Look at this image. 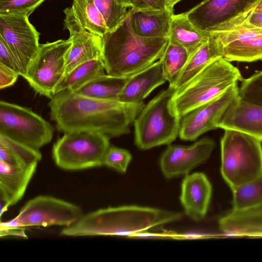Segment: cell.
<instances>
[{
  "instance_id": "8992f818",
  "label": "cell",
  "mask_w": 262,
  "mask_h": 262,
  "mask_svg": "<svg viewBox=\"0 0 262 262\" xmlns=\"http://www.w3.org/2000/svg\"><path fill=\"white\" fill-rule=\"evenodd\" d=\"M243 79L239 70L230 61L223 57L215 59L176 91L174 101L179 115L181 117L215 99Z\"/></svg>"
},
{
  "instance_id": "6da1fadb",
  "label": "cell",
  "mask_w": 262,
  "mask_h": 262,
  "mask_svg": "<svg viewBox=\"0 0 262 262\" xmlns=\"http://www.w3.org/2000/svg\"><path fill=\"white\" fill-rule=\"evenodd\" d=\"M144 106L143 101L100 100L67 91L55 94L49 103L51 119L58 130L96 132L110 138L129 133V125Z\"/></svg>"
},
{
  "instance_id": "4fadbf2b",
  "label": "cell",
  "mask_w": 262,
  "mask_h": 262,
  "mask_svg": "<svg viewBox=\"0 0 262 262\" xmlns=\"http://www.w3.org/2000/svg\"><path fill=\"white\" fill-rule=\"evenodd\" d=\"M238 83L223 94L189 112L181 117L179 136L182 140L193 141L210 130L219 128L226 110L238 96Z\"/></svg>"
},
{
  "instance_id": "277c9868",
  "label": "cell",
  "mask_w": 262,
  "mask_h": 262,
  "mask_svg": "<svg viewBox=\"0 0 262 262\" xmlns=\"http://www.w3.org/2000/svg\"><path fill=\"white\" fill-rule=\"evenodd\" d=\"M172 86L160 92L144 106L135 119V142L141 150L169 145L179 135V115Z\"/></svg>"
},
{
  "instance_id": "484cf974",
  "label": "cell",
  "mask_w": 262,
  "mask_h": 262,
  "mask_svg": "<svg viewBox=\"0 0 262 262\" xmlns=\"http://www.w3.org/2000/svg\"><path fill=\"white\" fill-rule=\"evenodd\" d=\"M221 46V45H220ZM228 61L253 62L262 60V34L221 46Z\"/></svg>"
},
{
  "instance_id": "ba28073f",
  "label": "cell",
  "mask_w": 262,
  "mask_h": 262,
  "mask_svg": "<svg viewBox=\"0 0 262 262\" xmlns=\"http://www.w3.org/2000/svg\"><path fill=\"white\" fill-rule=\"evenodd\" d=\"M260 1L204 0L185 13L195 28L210 35L245 23Z\"/></svg>"
},
{
  "instance_id": "7402d4cb",
  "label": "cell",
  "mask_w": 262,
  "mask_h": 262,
  "mask_svg": "<svg viewBox=\"0 0 262 262\" xmlns=\"http://www.w3.org/2000/svg\"><path fill=\"white\" fill-rule=\"evenodd\" d=\"M209 36L195 28L185 13L172 16L169 40L184 47L189 57L208 40Z\"/></svg>"
},
{
  "instance_id": "4dcf8cb0",
  "label": "cell",
  "mask_w": 262,
  "mask_h": 262,
  "mask_svg": "<svg viewBox=\"0 0 262 262\" xmlns=\"http://www.w3.org/2000/svg\"><path fill=\"white\" fill-rule=\"evenodd\" d=\"M239 87V96L247 101L262 105V71L244 79Z\"/></svg>"
},
{
  "instance_id": "8d00e7d4",
  "label": "cell",
  "mask_w": 262,
  "mask_h": 262,
  "mask_svg": "<svg viewBox=\"0 0 262 262\" xmlns=\"http://www.w3.org/2000/svg\"><path fill=\"white\" fill-rule=\"evenodd\" d=\"M1 236H16L23 238H27L24 230L22 228H12L1 227Z\"/></svg>"
},
{
  "instance_id": "2e32d148",
  "label": "cell",
  "mask_w": 262,
  "mask_h": 262,
  "mask_svg": "<svg viewBox=\"0 0 262 262\" xmlns=\"http://www.w3.org/2000/svg\"><path fill=\"white\" fill-rule=\"evenodd\" d=\"M219 128L238 131L262 142V105L238 96L222 117Z\"/></svg>"
},
{
  "instance_id": "1f68e13d",
  "label": "cell",
  "mask_w": 262,
  "mask_h": 262,
  "mask_svg": "<svg viewBox=\"0 0 262 262\" xmlns=\"http://www.w3.org/2000/svg\"><path fill=\"white\" fill-rule=\"evenodd\" d=\"M132 159V155L128 150L111 145L104 156L103 165L124 173Z\"/></svg>"
},
{
  "instance_id": "e0dca14e",
  "label": "cell",
  "mask_w": 262,
  "mask_h": 262,
  "mask_svg": "<svg viewBox=\"0 0 262 262\" xmlns=\"http://www.w3.org/2000/svg\"><path fill=\"white\" fill-rule=\"evenodd\" d=\"M212 185L203 172L188 174L181 185L180 201L185 213L192 220L205 218L212 195Z\"/></svg>"
},
{
  "instance_id": "cb8c5ba5",
  "label": "cell",
  "mask_w": 262,
  "mask_h": 262,
  "mask_svg": "<svg viewBox=\"0 0 262 262\" xmlns=\"http://www.w3.org/2000/svg\"><path fill=\"white\" fill-rule=\"evenodd\" d=\"M41 154L37 149L0 135V161L14 167L37 163Z\"/></svg>"
},
{
  "instance_id": "d6986e66",
  "label": "cell",
  "mask_w": 262,
  "mask_h": 262,
  "mask_svg": "<svg viewBox=\"0 0 262 262\" xmlns=\"http://www.w3.org/2000/svg\"><path fill=\"white\" fill-rule=\"evenodd\" d=\"M166 81L162 62L159 59L147 68L129 77L117 100L128 103L142 102Z\"/></svg>"
},
{
  "instance_id": "7a4b0ae2",
  "label": "cell",
  "mask_w": 262,
  "mask_h": 262,
  "mask_svg": "<svg viewBox=\"0 0 262 262\" xmlns=\"http://www.w3.org/2000/svg\"><path fill=\"white\" fill-rule=\"evenodd\" d=\"M182 214L135 205L110 207L83 215L60 234L67 236L119 235L133 237L145 232L162 231L167 224L181 220Z\"/></svg>"
},
{
  "instance_id": "83f0119b",
  "label": "cell",
  "mask_w": 262,
  "mask_h": 262,
  "mask_svg": "<svg viewBox=\"0 0 262 262\" xmlns=\"http://www.w3.org/2000/svg\"><path fill=\"white\" fill-rule=\"evenodd\" d=\"M189 58V55L184 47L169 40L160 60L169 86L174 88Z\"/></svg>"
},
{
  "instance_id": "7c38bea8",
  "label": "cell",
  "mask_w": 262,
  "mask_h": 262,
  "mask_svg": "<svg viewBox=\"0 0 262 262\" xmlns=\"http://www.w3.org/2000/svg\"><path fill=\"white\" fill-rule=\"evenodd\" d=\"M40 33L24 14H0V38L17 59L24 77L39 50Z\"/></svg>"
},
{
  "instance_id": "74e56055",
  "label": "cell",
  "mask_w": 262,
  "mask_h": 262,
  "mask_svg": "<svg viewBox=\"0 0 262 262\" xmlns=\"http://www.w3.org/2000/svg\"><path fill=\"white\" fill-rule=\"evenodd\" d=\"M245 23L252 26L262 28V11L254 10Z\"/></svg>"
},
{
  "instance_id": "d590c367",
  "label": "cell",
  "mask_w": 262,
  "mask_h": 262,
  "mask_svg": "<svg viewBox=\"0 0 262 262\" xmlns=\"http://www.w3.org/2000/svg\"><path fill=\"white\" fill-rule=\"evenodd\" d=\"M20 75L17 72L0 63V89L13 85Z\"/></svg>"
},
{
  "instance_id": "e575fe53",
  "label": "cell",
  "mask_w": 262,
  "mask_h": 262,
  "mask_svg": "<svg viewBox=\"0 0 262 262\" xmlns=\"http://www.w3.org/2000/svg\"><path fill=\"white\" fill-rule=\"evenodd\" d=\"M168 0H134V10H162L167 8Z\"/></svg>"
},
{
  "instance_id": "4316f807",
  "label": "cell",
  "mask_w": 262,
  "mask_h": 262,
  "mask_svg": "<svg viewBox=\"0 0 262 262\" xmlns=\"http://www.w3.org/2000/svg\"><path fill=\"white\" fill-rule=\"evenodd\" d=\"M71 8L85 29L102 37L108 31L102 15L92 0H73Z\"/></svg>"
},
{
  "instance_id": "ac0fdd59",
  "label": "cell",
  "mask_w": 262,
  "mask_h": 262,
  "mask_svg": "<svg viewBox=\"0 0 262 262\" xmlns=\"http://www.w3.org/2000/svg\"><path fill=\"white\" fill-rule=\"evenodd\" d=\"M37 165L14 167L0 161L1 216L23 198Z\"/></svg>"
},
{
  "instance_id": "ffe728a7",
  "label": "cell",
  "mask_w": 262,
  "mask_h": 262,
  "mask_svg": "<svg viewBox=\"0 0 262 262\" xmlns=\"http://www.w3.org/2000/svg\"><path fill=\"white\" fill-rule=\"evenodd\" d=\"M130 26L137 35L143 37H163L169 36L173 9L128 10Z\"/></svg>"
},
{
  "instance_id": "30bf717a",
  "label": "cell",
  "mask_w": 262,
  "mask_h": 262,
  "mask_svg": "<svg viewBox=\"0 0 262 262\" xmlns=\"http://www.w3.org/2000/svg\"><path fill=\"white\" fill-rule=\"evenodd\" d=\"M83 215L81 209L74 204L48 195H39L28 201L12 220L1 222V227L60 226L69 227Z\"/></svg>"
},
{
  "instance_id": "f1b7e54d",
  "label": "cell",
  "mask_w": 262,
  "mask_h": 262,
  "mask_svg": "<svg viewBox=\"0 0 262 262\" xmlns=\"http://www.w3.org/2000/svg\"><path fill=\"white\" fill-rule=\"evenodd\" d=\"M231 191L232 210H245L262 205V175Z\"/></svg>"
},
{
  "instance_id": "f35d334b",
  "label": "cell",
  "mask_w": 262,
  "mask_h": 262,
  "mask_svg": "<svg viewBox=\"0 0 262 262\" xmlns=\"http://www.w3.org/2000/svg\"><path fill=\"white\" fill-rule=\"evenodd\" d=\"M116 1L119 5L126 8H132L134 2V0H116Z\"/></svg>"
},
{
  "instance_id": "d6a6232c",
  "label": "cell",
  "mask_w": 262,
  "mask_h": 262,
  "mask_svg": "<svg viewBox=\"0 0 262 262\" xmlns=\"http://www.w3.org/2000/svg\"><path fill=\"white\" fill-rule=\"evenodd\" d=\"M45 0H0V14L29 16Z\"/></svg>"
},
{
  "instance_id": "44dd1931",
  "label": "cell",
  "mask_w": 262,
  "mask_h": 262,
  "mask_svg": "<svg viewBox=\"0 0 262 262\" xmlns=\"http://www.w3.org/2000/svg\"><path fill=\"white\" fill-rule=\"evenodd\" d=\"M223 57L222 48L215 37L210 34L208 40L189 58L177 83V91L215 59Z\"/></svg>"
},
{
  "instance_id": "ab89813d",
  "label": "cell",
  "mask_w": 262,
  "mask_h": 262,
  "mask_svg": "<svg viewBox=\"0 0 262 262\" xmlns=\"http://www.w3.org/2000/svg\"><path fill=\"white\" fill-rule=\"evenodd\" d=\"M182 0H168L167 8L173 9L174 6Z\"/></svg>"
},
{
  "instance_id": "8fae6325",
  "label": "cell",
  "mask_w": 262,
  "mask_h": 262,
  "mask_svg": "<svg viewBox=\"0 0 262 262\" xmlns=\"http://www.w3.org/2000/svg\"><path fill=\"white\" fill-rule=\"evenodd\" d=\"M71 46L69 38L40 45L24 77L36 93L50 99L54 95L64 75L66 55Z\"/></svg>"
},
{
  "instance_id": "603a6c76",
  "label": "cell",
  "mask_w": 262,
  "mask_h": 262,
  "mask_svg": "<svg viewBox=\"0 0 262 262\" xmlns=\"http://www.w3.org/2000/svg\"><path fill=\"white\" fill-rule=\"evenodd\" d=\"M128 78L104 74L94 78L73 92L94 99L117 100Z\"/></svg>"
},
{
  "instance_id": "7bdbcfd3",
  "label": "cell",
  "mask_w": 262,
  "mask_h": 262,
  "mask_svg": "<svg viewBox=\"0 0 262 262\" xmlns=\"http://www.w3.org/2000/svg\"><path fill=\"white\" fill-rule=\"evenodd\" d=\"M260 208H261V207H260Z\"/></svg>"
},
{
  "instance_id": "9c48e42d",
  "label": "cell",
  "mask_w": 262,
  "mask_h": 262,
  "mask_svg": "<svg viewBox=\"0 0 262 262\" xmlns=\"http://www.w3.org/2000/svg\"><path fill=\"white\" fill-rule=\"evenodd\" d=\"M51 124L31 109L1 100L0 135L39 149L50 143Z\"/></svg>"
},
{
  "instance_id": "5b68a950",
  "label": "cell",
  "mask_w": 262,
  "mask_h": 262,
  "mask_svg": "<svg viewBox=\"0 0 262 262\" xmlns=\"http://www.w3.org/2000/svg\"><path fill=\"white\" fill-rule=\"evenodd\" d=\"M261 142L248 134L225 130L221 140V172L231 190L262 175Z\"/></svg>"
},
{
  "instance_id": "b9f144b4",
  "label": "cell",
  "mask_w": 262,
  "mask_h": 262,
  "mask_svg": "<svg viewBox=\"0 0 262 262\" xmlns=\"http://www.w3.org/2000/svg\"><path fill=\"white\" fill-rule=\"evenodd\" d=\"M257 207H261L262 208V205L259 206H257Z\"/></svg>"
},
{
  "instance_id": "9a60e30c",
  "label": "cell",
  "mask_w": 262,
  "mask_h": 262,
  "mask_svg": "<svg viewBox=\"0 0 262 262\" xmlns=\"http://www.w3.org/2000/svg\"><path fill=\"white\" fill-rule=\"evenodd\" d=\"M64 27L70 32L72 46L66 55V75L75 67L85 62L103 59L102 37L85 29L75 17L71 7L63 10ZM63 76V77H64Z\"/></svg>"
},
{
  "instance_id": "836d02e7",
  "label": "cell",
  "mask_w": 262,
  "mask_h": 262,
  "mask_svg": "<svg viewBox=\"0 0 262 262\" xmlns=\"http://www.w3.org/2000/svg\"><path fill=\"white\" fill-rule=\"evenodd\" d=\"M0 63L17 72L21 75L20 64L13 53L0 38Z\"/></svg>"
},
{
  "instance_id": "f546056e",
  "label": "cell",
  "mask_w": 262,
  "mask_h": 262,
  "mask_svg": "<svg viewBox=\"0 0 262 262\" xmlns=\"http://www.w3.org/2000/svg\"><path fill=\"white\" fill-rule=\"evenodd\" d=\"M102 15L108 31L119 26L128 14L127 8L119 5L116 0H92Z\"/></svg>"
},
{
  "instance_id": "3957f363",
  "label": "cell",
  "mask_w": 262,
  "mask_h": 262,
  "mask_svg": "<svg viewBox=\"0 0 262 262\" xmlns=\"http://www.w3.org/2000/svg\"><path fill=\"white\" fill-rule=\"evenodd\" d=\"M103 60L107 74L129 77L150 67L163 56L169 36L143 37L136 34L128 14L116 29L102 36Z\"/></svg>"
},
{
  "instance_id": "60d3db41",
  "label": "cell",
  "mask_w": 262,
  "mask_h": 262,
  "mask_svg": "<svg viewBox=\"0 0 262 262\" xmlns=\"http://www.w3.org/2000/svg\"><path fill=\"white\" fill-rule=\"evenodd\" d=\"M254 10L262 11V0L258 4Z\"/></svg>"
},
{
  "instance_id": "52a82bcc",
  "label": "cell",
  "mask_w": 262,
  "mask_h": 262,
  "mask_svg": "<svg viewBox=\"0 0 262 262\" xmlns=\"http://www.w3.org/2000/svg\"><path fill=\"white\" fill-rule=\"evenodd\" d=\"M110 138L96 132L64 133L53 145V159L58 167L66 170L102 166L104 156L111 145Z\"/></svg>"
},
{
  "instance_id": "5bb4252c",
  "label": "cell",
  "mask_w": 262,
  "mask_h": 262,
  "mask_svg": "<svg viewBox=\"0 0 262 262\" xmlns=\"http://www.w3.org/2000/svg\"><path fill=\"white\" fill-rule=\"evenodd\" d=\"M215 146V142L207 138L189 146L168 145L160 161L163 174L168 179L188 175L207 161Z\"/></svg>"
},
{
  "instance_id": "d4e9b609",
  "label": "cell",
  "mask_w": 262,
  "mask_h": 262,
  "mask_svg": "<svg viewBox=\"0 0 262 262\" xmlns=\"http://www.w3.org/2000/svg\"><path fill=\"white\" fill-rule=\"evenodd\" d=\"M105 72L102 59L79 64L63 77L55 89V94L64 91L75 92L94 78L105 74Z\"/></svg>"
}]
</instances>
